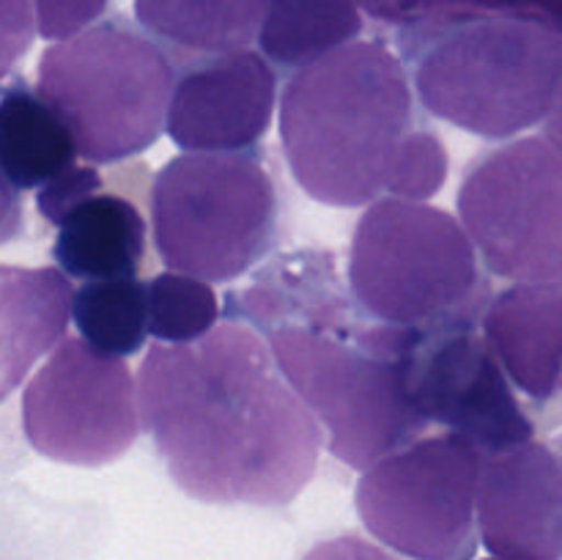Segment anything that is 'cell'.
Instances as JSON below:
<instances>
[{
	"label": "cell",
	"instance_id": "6da1fadb",
	"mask_svg": "<svg viewBox=\"0 0 562 560\" xmlns=\"http://www.w3.org/2000/svg\"><path fill=\"white\" fill-rule=\"evenodd\" d=\"M137 399L173 483L201 503L289 505L316 472V417L247 324L151 346Z\"/></svg>",
	"mask_w": 562,
	"mask_h": 560
},
{
	"label": "cell",
	"instance_id": "7a4b0ae2",
	"mask_svg": "<svg viewBox=\"0 0 562 560\" xmlns=\"http://www.w3.org/2000/svg\"><path fill=\"white\" fill-rule=\"evenodd\" d=\"M412 121L404 66L379 42H351L302 66L280 99L291 173L327 206H362L387 190Z\"/></svg>",
	"mask_w": 562,
	"mask_h": 560
},
{
	"label": "cell",
	"instance_id": "3957f363",
	"mask_svg": "<svg viewBox=\"0 0 562 560\" xmlns=\"http://www.w3.org/2000/svg\"><path fill=\"white\" fill-rule=\"evenodd\" d=\"M426 335L390 324L346 327L318 307L307 324H269V349L329 432L333 456L371 470L426 428L415 395V355Z\"/></svg>",
	"mask_w": 562,
	"mask_h": 560
},
{
	"label": "cell",
	"instance_id": "277c9868",
	"mask_svg": "<svg viewBox=\"0 0 562 560\" xmlns=\"http://www.w3.org/2000/svg\"><path fill=\"white\" fill-rule=\"evenodd\" d=\"M349 283L362 311L390 327L472 329L488 311V283L467 228L445 209L404 198L373 201L360 217Z\"/></svg>",
	"mask_w": 562,
	"mask_h": 560
},
{
	"label": "cell",
	"instance_id": "5b68a950",
	"mask_svg": "<svg viewBox=\"0 0 562 560\" xmlns=\"http://www.w3.org/2000/svg\"><path fill=\"white\" fill-rule=\"evenodd\" d=\"M151 228L173 272L234 280L278 245V187L252 154L184 152L154 179Z\"/></svg>",
	"mask_w": 562,
	"mask_h": 560
},
{
	"label": "cell",
	"instance_id": "8992f818",
	"mask_svg": "<svg viewBox=\"0 0 562 560\" xmlns=\"http://www.w3.org/2000/svg\"><path fill=\"white\" fill-rule=\"evenodd\" d=\"M36 93L64 119L77 152L108 165L146 152L168 126L173 69L162 49L115 25L88 27L38 58Z\"/></svg>",
	"mask_w": 562,
	"mask_h": 560
},
{
	"label": "cell",
	"instance_id": "52a82bcc",
	"mask_svg": "<svg viewBox=\"0 0 562 560\" xmlns=\"http://www.w3.org/2000/svg\"><path fill=\"white\" fill-rule=\"evenodd\" d=\"M439 119L503 141L549 119L562 91V33L541 22L486 20L434 44L415 69Z\"/></svg>",
	"mask_w": 562,
	"mask_h": 560
},
{
	"label": "cell",
	"instance_id": "ba28073f",
	"mask_svg": "<svg viewBox=\"0 0 562 560\" xmlns=\"http://www.w3.org/2000/svg\"><path fill=\"white\" fill-rule=\"evenodd\" d=\"M483 453L459 434L415 439L366 470L357 511L368 530L412 560H470Z\"/></svg>",
	"mask_w": 562,
	"mask_h": 560
},
{
	"label": "cell",
	"instance_id": "9c48e42d",
	"mask_svg": "<svg viewBox=\"0 0 562 560\" xmlns=\"http://www.w3.org/2000/svg\"><path fill=\"white\" fill-rule=\"evenodd\" d=\"M459 214L483 261L499 278H562V146L519 137L477 154L459 187Z\"/></svg>",
	"mask_w": 562,
	"mask_h": 560
},
{
	"label": "cell",
	"instance_id": "30bf717a",
	"mask_svg": "<svg viewBox=\"0 0 562 560\" xmlns=\"http://www.w3.org/2000/svg\"><path fill=\"white\" fill-rule=\"evenodd\" d=\"M140 399L124 357L66 338L22 393V428L33 450L60 464L102 467L140 434Z\"/></svg>",
	"mask_w": 562,
	"mask_h": 560
},
{
	"label": "cell",
	"instance_id": "8fae6325",
	"mask_svg": "<svg viewBox=\"0 0 562 560\" xmlns=\"http://www.w3.org/2000/svg\"><path fill=\"white\" fill-rule=\"evenodd\" d=\"M488 340L472 329L428 333L415 355V395L428 421L497 456L532 439V423Z\"/></svg>",
	"mask_w": 562,
	"mask_h": 560
},
{
	"label": "cell",
	"instance_id": "7c38bea8",
	"mask_svg": "<svg viewBox=\"0 0 562 560\" xmlns=\"http://www.w3.org/2000/svg\"><path fill=\"white\" fill-rule=\"evenodd\" d=\"M477 530L499 560H562V459L541 443L488 456Z\"/></svg>",
	"mask_w": 562,
	"mask_h": 560
},
{
	"label": "cell",
	"instance_id": "4fadbf2b",
	"mask_svg": "<svg viewBox=\"0 0 562 560\" xmlns=\"http://www.w3.org/2000/svg\"><path fill=\"white\" fill-rule=\"evenodd\" d=\"M274 71L252 49L217 55L176 82L168 135L184 152H241L274 113Z\"/></svg>",
	"mask_w": 562,
	"mask_h": 560
},
{
	"label": "cell",
	"instance_id": "5bb4252c",
	"mask_svg": "<svg viewBox=\"0 0 562 560\" xmlns=\"http://www.w3.org/2000/svg\"><path fill=\"white\" fill-rule=\"evenodd\" d=\"M483 335L510 382L547 401L562 390V278L516 283L488 305Z\"/></svg>",
	"mask_w": 562,
	"mask_h": 560
},
{
	"label": "cell",
	"instance_id": "9a60e30c",
	"mask_svg": "<svg viewBox=\"0 0 562 560\" xmlns=\"http://www.w3.org/2000/svg\"><path fill=\"white\" fill-rule=\"evenodd\" d=\"M0 307H3V357H0V390L9 395L27 368L53 349L64 344L69 313H75L71 283L60 269L53 267H11L5 264L0 272Z\"/></svg>",
	"mask_w": 562,
	"mask_h": 560
},
{
	"label": "cell",
	"instance_id": "2e32d148",
	"mask_svg": "<svg viewBox=\"0 0 562 560\" xmlns=\"http://www.w3.org/2000/svg\"><path fill=\"white\" fill-rule=\"evenodd\" d=\"M146 253V220L135 203L119 195H97L77 203L64 223L53 256L69 278H135Z\"/></svg>",
	"mask_w": 562,
	"mask_h": 560
},
{
	"label": "cell",
	"instance_id": "e0dca14e",
	"mask_svg": "<svg viewBox=\"0 0 562 560\" xmlns=\"http://www.w3.org/2000/svg\"><path fill=\"white\" fill-rule=\"evenodd\" d=\"M77 143L58 113L25 82H11L0 102V168L5 190H42L75 168Z\"/></svg>",
	"mask_w": 562,
	"mask_h": 560
},
{
	"label": "cell",
	"instance_id": "ac0fdd59",
	"mask_svg": "<svg viewBox=\"0 0 562 560\" xmlns=\"http://www.w3.org/2000/svg\"><path fill=\"white\" fill-rule=\"evenodd\" d=\"M269 0H135V14L179 47L228 55L261 33Z\"/></svg>",
	"mask_w": 562,
	"mask_h": 560
},
{
	"label": "cell",
	"instance_id": "d6986e66",
	"mask_svg": "<svg viewBox=\"0 0 562 560\" xmlns=\"http://www.w3.org/2000/svg\"><path fill=\"white\" fill-rule=\"evenodd\" d=\"M360 31L355 0H269L258 44L267 58L302 69L351 44Z\"/></svg>",
	"mask_w": 562,
	"mask_h": 560
},
{
	"label": "cell",
	"instance_id": "ffe728a7",
	"mask_svg": "<svg viewBox=\"0 0 562 560\" xmlns=\"http://www.w3.org/2000/svg\"><path fill=\"white\" fill-rule=\"evenodd\" d=\"M75 322L97 351L130 357L148 333V285L135 278L88 280L75 294Z\"/></svg>",
	"mask_w": 562,
	"mask_h": 560
},
{
	"label": "cell",
	"instance_id": "44dd1931",
	"mask_svg": "<svg viewBox=\"0 0 562 560\" xmlns=\"http://www.w3.org/2000/svg\"><path fill=\"white\" fill-rule=\"evenodd\" d=\"M220 302L212 285L184 272H162L148 283V333L162 344H192L212 333Z\"/></svg>",
	"mask_w": 562,
	"mask_h": 560
},
{
	"label": "cell",
	"instance_id": "7402d4cb",
	"mask_svg": "<svg viewBox=\"0 0 562 560\" xmlns=\"http://www.w3.org/2000/svg\"><path fill=\"white\" fill-rule=\"evenodd\" d=\"M448 148L434 132L415 130L401 146L387 190L404 201H426L442 190L448 179Z\"/></svg>",
	"mask_w": 562,
	"mask_h": 560
},
{
	"label": "cell",
	"instance_id": "603a6c76",
	"mask_svg": "<svg viewBox=\"0 0 562 560\" xmlns=\"http://www.w3.org/2000/svg\"><path fill=\"white\" fill-rule=\"evenodd\" d=\"M99 190H102V176L93 168H88V165H80V168L75 165V168L60 173L58 179L47 181V184L38 190V212H42L53 225H60L77 203L97 195Z\"/></svg>",
	"mask_w": 562,
	"mask_h": 560
},
{
	"label": "cell",
	"instance_id": "cb8c5ba5",
	"mask_svg": "<svg viewBox=\"0 0 562 560\" xmlns=\"http://www.w3.org/2000/svg\"><path fill=\"white\" fill-rule=\"evenodd\" d=\"M33 5H36L38 33L53 42H64L102 16L108 0H33Z\"/></svg>",
	"mask_w": 562,
	"mask_h": 560
},
{
	"label": "cell",
	"instance_id": "d4e9b609",
	"mask_svg": "<svg viewBox=\"0 0 562 560\" xmlns=\"http://www.w3.org/2000/svg\"><path fill=\"white\" fill-rule=\"evenodd\" d=\"M33 42V14L31 0H3V69L31 47Z\"/></svg>",
	"mask_w": 562,
	"mask_h": 560
},
{
	"label": "cell",
	"instance_id": "484cf974",
	"mask_svg": "<svg viewBox=\"0 0 562 560\" xmlns=\"http://www.w3.org/2000/svg\"><path fill=\"white\" fill-rule=\"evenodd\" d=\"M305 560H398L390 552L379 549L376 544H368L366 538L338 536L333 541H322L305 555Z\"/></svg>",
	"mask_w": 562,
	"mask_h": 560
},
{
	"label": "cell",
	"instance_id": "4316f807",
	"mask_svg": "<svg viewBox=\"0 0 562 560\" xmlns=\"http://www.w3.org/2000/svg\"><path fill=\"white\" fill-rule=\"evenodd\" d=\"M549 137H552V141H558L562 146V91H560L558 102H554L552 113H549Z\"/></svg>",
	"mask_w": 562,
	"mask_h": 560
},
{
	"label": "cell",
	"instance_id": "83f0119b",
	"mask_svg": "<svg viewBox=\"0 0 562 560\" xmlns=\"http://www.w3.org/2000/svg\"><path fill=\"white\" fill-rule=\"evenodd\" d=\"M492 560H499V558H492Z\"/></svg>",
	"mask_w": 562,
	"mask_h": 560
}]
</instances>
